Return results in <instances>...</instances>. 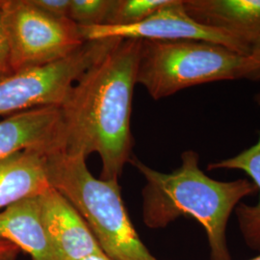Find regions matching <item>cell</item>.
Masks as SVG:
<instances>
[{
  "mask_svg": "<svg viewBox=\"0 0 260 260\" xmlns=\"http://www.w3.org/2000/svg\"><path fill=\"white\" fill-rule=\"evenodd\" d=\"M142 41L120 39L77 80L60 107L62 151L102 159L101 179L119 182L133 148L130 128Z\"/></svg>",
  "mask_w": 260,
  "mask_h": 260,
  "instance_id": "cell-1",
  "label": "cell"
},
{
  "mask_svg": "<svg viewBox=\"0 0 260 260\" xmlns=\"http://www.w3.org/2000/svg\"><path fill=\"white\" fill-rule=\"evenodd\" d=\"M130 163L145 177L143 218L151 229H162L180 216H190L201 223L207 235L212 260H232L225 230L230 216L243 198L257 191L247 179L219 181L200 168L194 150L181 154V165L172 173L155 171L137 158Z\"/></svg>",
  "mask_w": 260,
  "mask_h": 260,
  "instance_id": "cell-2",
  "label": "cell"
},
{
  "mask_svg": "<svg viewBox=\"0 0 260 260\" xmlns=\"http://www.w3.org/2000/svg\"><path fill=\"white\" fill-rule=\"evenodd\" d=\"M47 174L52 188L72 204L111 260H158L130 221L119 182L93 177L82 155L56 150L47 154Z\"/></svg>",
  "mask_w": 260,
  "mask_h": 260,
  "instance_id": "cell-3",
  "label": "cell"
},
{
  "mask_svg": "<svg viewBox=\"0 0 260 260\" xmlns=\"http://www.w3.org/2000/svg\"><path fill=\"white\" fill-rule=\"evenodd\" d=\"M247 56L203 41H142L136 82L155 100L201 84L244 78Z\"/></svg>",
  "mask_w": 260,
  "mask_h": 260,
  "instance_id": "cell-4",
  "label": "cell"
},
{
  "mask_svg": "<svg viewBox=\"0 0 260 260\" xmlns=\"http://www.w3.org/2000/svg\"><path fill=\"white\" fill-rule=\"evenodd\" d=\"M14 73L65 59L86 41L72 19L49 16L31 0H0Z\"/></svg>",
  "mask_w": 260,
  "mask_h": 260,
  "instance_id": "cell-5",
  "label": "cell"
},
{
  "mask_svg": "<svg viewBox=\"0 0 260 260\" xmlns=\"http://www.w3.org/2000/svg\"><path fill=\"white\" fill-rule=\"evenodd\" d=\"M118 41V38L89 41L65 59L0 79V116L40 107H61L77 80Z\"/></svg>",
  "mask_w": 260,
  "mask_h": 260,
  "instance_id": "cell-6",
  "label": "cell"
},
{
  "mask_svg": "<svg viewBox=\"0 0 260 260\" xmlns=\"http://www.w3.org/2000/svg\"><path fill=\"white\" fill-rule=\"evenodd\" d=\"M80 28L86 42L111 38L141 41H203L248 56L249 50L233 37L198 23L186 12L183 0H169L147 19L131 25H92Z\"/></svg>",
  "mask_w": 260,
  "mask_h": 260,
  "instance_id": "cell-7",
  "label": "cell"
},
{
  "mask_svg": "<svg viewBox=\"0 0 260 260\" xmlns=\"http://www.w3.org/2000/svg\"><path fill=\"white\" fill-rule=\"evenodd\" d=\"M43 222L58 260H82L104 253L72 204L54 188L39 197Z\"/></svg>",
  "mask_w": 260,
  "mask_h": 260,
  "instance_id": "cell-8",
  "label": "cell"
},
{
  "mask_svg": "<svg viewBox=\"0 0 260 260\" xmlns=\"http://www.w3.org/2000/svg\"><path fill=\"white\" fill-rule=\"evenodd\" d=\"M62 143L60 107L35 108L0 121V160L24 149L50 153L62 149Z\"/></svg>",
  "mask_w": 260,
  "mask_h": 260,
  "instance_id": "cell-9",
  "label": "cell"
},
{
  "mask_svg": "<svg viewBox=\"0 0 260 260\" xmlns=\"http://www.w3.org/2000/svg\"><path fill=\"white\" fill-rule=\"evenodd\" d=\"M198 23L233 37L250 51L260 36V0H183Z\"/></svg>",
  "mask_w": 260,
  "mask_h": 260,
  "instance_id": "cell-10",
  "label": "cell"
},
{
  "mask_svg": "<svg viewBox=\"0 0 260 260\" xmlns=\"http://www.w3.org/2000/svg\"><path fill=\"white\" fill-rule=\"evenodd\" d=\"M47 154L40 149H24L0 160V210L52 188Z\"/></svg>",
  "mask_w": 260,
  "mask_h": 260,
  "instance_id": "cell-11",
  "label": "cell"
},
{
  "mask_svg": "<svg viewBox=\"0 0 260 260\" xmlns=\"http://www.w3.org/2000/svg\"><path fill=\"white\" fill-rule=\"evenodd\" d=\"M0 239L16 245L33 260H58L43 222L39 197L19 201L0 212Z\"/></svg>",
  "mask_w": 260,
  "mask_h": 260,
  "instance_id": "cell-12",
  "label": "cell"
},
{
  "mask_svg": "<svg viewBox=\"0 0 260 260\" xmlns=\"http://www.w3.org/2000/svg\"><path fill=\"white\" fill-rule=\"evenodd\" d=\"M260 104V101H259ZM240 170L251 177L260 192V136L255 145L243 150L238 155L211 163L208 170ZM239 228L247 244L253 249H260V196L255 205L239 204L235 208Z\"/></svg>",
  "mask_w": 260,
  "mask_h": 260,
  "instance_id": "cell-13",
  "label": "cell"
},
{
  "mask_svg": "<svg viewBox=\"0 0 260 260\" xmlns=\"http://www.w3.org/2000/svg\"><path fill=\"white\" fill-rule=\"evenodd\" d=\"M168 1L113 0L106 25H131L138 23L165 5Z\"/></svg>",
  "mask_w": 260,
  "mask_h": 260,
  "instance_id": "cell-14",
  "label": "cell"
},
{
  "mask_svg": "<svg viewBox=\"0 0 260 260\" xmlns=\"http://www.w3.org/2000/svg\"><path fill=\"white\" fill-rule=\"evenodd\" d=\"M113 0H71L69 19L79 27L106 24Z\"/></svg>",
  "mask_w": 260,
  "mask_h": 260,
  "instance_id": "cell-15",
  "label": "cell"
},
{
  "mask_svg": "<svg viewBox=\"0 0 260 260\" xmlns=\"http://www.w3.org/2000/svg\"><path fill=\"white\" fill-rule=\"evenodd\" d=\"M34 6L49 16L69 19L71 0H31Z\"/></svg>",
  "mask_w": 260,
  "mask_h": 260,
  "instance_id": "cell-16",
  "label": "cell"
},
{
  "mask_svg": "<svg viewBox=\"0 0 260 260\" xmlns=\"http://www.w3.org/2000/svg\"><path fill=\"white\" fill-rule=\"evenodd\" d=\"M14 74L9 41L4 28L0 7V79Z\"/></svg>",
  "mask_w": 260,
  "mask_h": 260,
  "instance_id": "cell-17",
  "label": "cell"
},
{
  "mask_svg": "<svg viewBox=\"0 0 260 260\" xmlns=\"http://www.w3.org/2000/svg\"><path fill=\"white\" fill-rule=\"evenodd\" d=\"M247 60V70L244 78L260 81V36L251 44Z\"/></svg>",
  "mask_w": 260,
  "mask_h": 260,
  "instance_id": "cell-18",
  "label": "cell"
},
{
  "mask_svg": "<svg viewBox=\"0 0 260 260\" xmlns=\"http://www.w3.org/2000/svg\"><path fill=\"white\" fill-rule=\"evenodd\" d=\"M19 249L11 242L0 239V260H15L19 254Z\"/></svg>",
  "mask_w": 260,
  "mask_h": 260,
  "instance_id": "cell-19",
  "label": "cell"
},
{
  "mask_svg": "<svg viewBox=\"0 0 260 260\" xmlns=\"http://www.w3.org/2000/svg\"><path fill=\"white\" fill-rule=\"evenodd\" d=\"M82 260H111L109 257H107L104 253H100V254H93V255H90L86 258H84Z\"/></svg>",
  "mask_w": 260,
  "mask_h": 260,
  "instance_id": "cell-20",
  "label": "cell"
},
{
  "mask_svg": "<svg viewBox=\"0 0 260 260\" xmlns=\"http://www.w3.org/2000/svg\"><path fill=\"white\" fill-rule=\"evenodd\" d=\"M251 260H260V255H258V256H256V257H254V258H252V259Z\"/></svg>",
  "mask_w": 260,
  "mask_h": 260,
  "instance_id": "cell-21",
  "label": "cell"
}]
</instances>
